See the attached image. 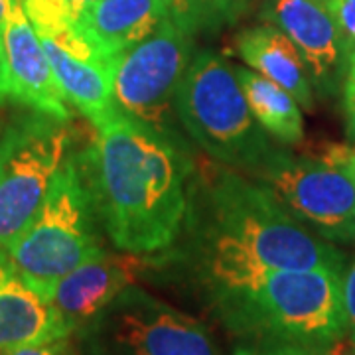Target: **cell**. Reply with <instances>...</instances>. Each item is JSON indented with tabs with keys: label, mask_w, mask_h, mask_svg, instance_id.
<instances>
[{
	"label": "cell",
	"mask_w": 355,
	"mask_h": 355,
	"mask_svg": "<svg viewBox=\"0 0 355 355\" xmlns=\"http://www.w3.org/2000/svg\"><path fill=\"white\" fill-rule=\"evenodd\" d=\"M182 235L207 292L270 270L345 268L343 254L302 225L275 191L216 160L193 168Z\"/></svg>",
	"instance_id": "1"
},
{
	"label": "cell",
	"mask_w": 355,
	"mask_h": 355,
	"mask_svg": "<svg viewBox=\"0 0 355 355\" xmlns=\"http://www.w3.org/2000/svg\"><path fill=\"white\" fill-rule=\"evenodd\" d=\"M79 162L114 249L154 254L180 239L196 168L190 148L116 111Z\"/></svg>",
	"instance_id": "2"
},
{
	"label": "cell",
	"mask_w": 355,
	"mask_h": 355,
	"mask_svg": "<svg viewBox=\"0 0 355 355\" xmlns=\"http://www.w3.org/2000/svg\"><path fill=\"white\" fill-rule=\"evenodd\" d=\"M342 275L336 270H270L209 292L221 324L241 347L324 343L347 336Z\"/></svg>",
	"instance_id": "3"
},
{
	"label": "cell",
	"mask_w": 355,
	"mask_h": 355,
	"mask_svg": "<svg viewBox=\"0 0 355 355\" xmlns=\"http://www.w3.org/2000/svg\"><path fill=\"white\" fill-rule=\"evenodd\" d=\"M99 225L79 156L67 154L38 211L0 253V265L50 302L65 275L105 249Z\"/></svg>",
	"instance_id": "4"
},
{
	"label": "cell",
	"mask_w": 355,
	"mask_h": 355,
	"mask_svg": "<svg viewBox=\"0 0 355 355\" xmlns=\"http://www.w3.org/2000/svg\"><path fill=\"white\" fill-rule=\"evenodd\" d=\"M176 109L203 153L247 178L257 176L279 148L251 113L235 67L214 51L191 58L178 85Z\"/></svg>",
	"instance_id": "5"
},
{
	"label": "cell",
	"mask_w": 355,
	"mask_h": 355,
	"mask_svg": "<svg viewBox=\"0 0 355 355\" xmlns=\"http://www.w3.org/2000/svg\"><path fill=\"white\" fill-rule=\"evenodd\" d=\"M67 123L22 103L0 113V253L30 223L67 158Z\"/></svg>",
	"instance_id": "6"
},
{
	"label": "cell",
	"mask_w": 355,
	"mask_h": 355,
	"mask_svg": "<svg viewBox=\"0 0 355 355\" xmlns=\"http://www.w3.org/2000/svg\"><path fill=\"white\" fill-rule=\"evenodd\" d=\"M79 355H223L207 326L137 284L73 334Z\"/></svg>",
	"instance_id": "7"
},
{
	"label": "cell",
	"mask_w": 355,
	"mask_h": 355,
	"mask_svg": "<svg viewBox=\"0 0 355 355\" xmlns=\"http://www.w3.org/2000/svg\"><path fill=\"white\" fill-rule=\"evenodd\" d=\"M191 58V38L166 18L153 36L113 65L116 109L186 148L190 146L178 116L176 93Z\"/></svg>",
	"instance_id": "8"
},
{
	"label": "cell",
	"mask_w": 355,
	"mask_h": 355,
	"mask_svg": "<svg viewBox=\"0 0 355 355\" xmlns=\"http://www.w3.org/2000/svg\"><path fill=\"white\" fill-rule=\"evenodd\" d=\"M251 180L277 193L300 221L326 241H355V184L338 162L324 156L298 158L277 148Z\"/></svg>",
	"instance_id": "9"
},
{
	"label": "cell",
	"mask_w": 355,
	"mask_h": 355,
	"mask_svg": "<svg viewBox=\"0 0 355 355\" xmlns=\"http://www.w3.org/2000/svg\"><path fill=\"white\" fill-rule=\"evenodd\" d=\"M261 18L288 36L320 93H338L345 79L349 51L336 14L316 0H266Z\"/></svg>",
	"instance_id": "10"
},
{
	"label": "cell",
	"mask_w": 355,
	"mask_h": 355,
	"mask_svg": "<svg viewBox=\"0 0 355 355\" xmlns=\"http://www.w3.org/2000/svg\"><path fill=\"white\" fill-rule=\"evenodd\" d=\"M154 263L148 254L103 249L53 286L50 304L73 336Z\"/></svg>",
	"instance_id": "11"
},
{
	"label": "cell",
	"mask_w": 355,
	"mask_h": 355,
	"mask_svg": "<svg viewBox=\"0 0 355 355\" xmlns=\"http://www.w3.org/2000/svg\"><path fill=\"white\" fill-rule=\"evenodd\" d=\"M2 48L8 69L10 99L32 107L40 113L69 121L71 111L51 71L38 34L26 16L22 0H14L2 34Z\"/></svg>",
	"instance_id": "12"
},
{
	"label": "cell",
	"mask_w": 355,
	"mask_h": 355,
	"mask_svg": "<svg viewBox=\"0 0 355 355\" xmlns=\"http://www.w3.org/2000/svg\"><path fill=\"white\" fill-rule=\"evenodd\" d=\"M166 18L158 0H97L81 14L79 24L113 67L123 53L153 36Z\"/></svg>",
	"instance_id": "13"
},
{
	"label": "cell",
	"mask_w": 355,
	"mask_h": 355,
	"mask_svg": "<svg viewBox=\"0 0 355 355\" xmlns=\"http://www.w3.org/2000/svg\"><path fill=\"white\" fill-rule=\"evenodd\" d=\"M67 336L53 306L0 265V355Z\"/></svg>",
	"instance_id": "14"
},
{
	"label": "cell",
	"mask_w": 355,
	"mask_h": 355,
	"mask_svg": "<svg viewBox=\"0 0 355 355\" xmlns=\"http://www.w3.org/2000/svg\"><path fill=\"white\" fill-rule=\"evenodd\" d=\"M38 38L65 101L87 116L95 128L109 123L119 111L113 99V67L101 58L71 53L51 38Z\"/></svg>",
	"instance_id": "15"
},
{
	"label": "cell",
	"mask_w": 355,
	"mask_h": 355,
	"mask_svg": "<svg viewBox=\"0 0 355 355\" xmlns=\"http://www.w3.org/2000/svg\"><path fill=\"white\" fill-rule=\"evenodd\" d=\"M235 50L253 71L286 89L302 109H314V91L304 60L277 26L265 22L243 30L235 38Z\"/></svg>",
	"instance_id": "16"
},
{
	"label": "cell",
	"mask_w": 355,
	"mask_h": 355,
	"mask_svg": "<svg viewBox=\"0 0 355 355\" xmlns=\"http://www.w3.org/2000/svg\"><path fill=\"white\" fill-rule=\"evenodd\" d=\"M235 76L251 113L268 137L280 144H298L304 137V119L291 93L247 67H235Z\"/></svg>",
	"instance_id": "17"
},
{
	"label": "cell",
	"mask_w": 355,
	"mask_h": 355,
	"mask_svg": "<svg viewBox=\"0 0 355 355\" xmlns=\"http://www.w3.org/2000/svg\"><path fill=\"white\" fill-rule=\"evenodd\" d=\"M158 2L166 10V16L190 38L200 32L216 30L223 20L214 0H158Z\"/></svg>",
	"instance_id": "18"
},
{
	"label": "cell",
	"mask_w": 355,
	"mask_h": 355,
	"mask_svg": "<svg viewBox=\"0 0 355 355\" xmlns=\"http://www.w3.org/2000/svg\"><path fill=\"white\" fill-rule=\"evenodd\" d=\"M342 298L343 312H345V326H347V336L355 342V257L352 259V263L343 268Z\"/></svg>",
	"instance_id": "19"
},
{
	"label": "cell",
	"mask_w": 355,
	"mask_h": 355,
	"mask_svg": "<svg viewBox=\"0 0 355 355\" xmlns=\"http://www.w3.org/2000/svg\"><path fill=\"white\" fill-rule=\"evenodd\" d=\"M6 355H79V349H77L73 336H67V338H60V340H53V342L22 347L18 352Z\"/></svg>",
	"instance_id": "20"
},
{
	"label": "cell",
	"mask_w": 355,
	"mask_h": 355,
	"mask_svg": "<svg viewBox=\"0 0 355 355\" xmlns=\"http://www.w3.org/2000/svg\"><path fill=\"white\" fill-rule=\"evenodd\" d=\"M343 107L347 119V135L355 139V53L349 55L347 71L343 79Z\"/></svg>",
	"instance_id": "21"
},
{
	"label": "cell",
	"mask_w": 355,
	"mask_h": 355,
	"mask_svg": "<svg viewBox=\"0 0 355 355\" xmlns=\"http://www.w3.org/2000/svg\"><path fill=\"white\" fill-rule=\"evenodd\" d=\"M336 20L340 24L343 40L349 55L355 53V0H342L338 12H336Z\"/></svg>",
	"instance_id": "22"
},
{
	"label": "cell",
	"mask_w": 355,
	"mask_h": 355,
	"mask_svg": "<svg viewBox=\"0 0 355 355\" xmlns=\"http://www.w3.org/2000/svg\"><path fill=\"white\" fill-rule=\"evenodd\" d=\"M326 156L342 166L355 184V150H349L345 146H331Z\"/></svg>",
	"instance_id": "23"
},
{
	"label": "cell",
	"mask_w": 355,
	"mask_h": 355,
	"mask_svg": "<svg viewBox=\"0 0 355 355\" xmlns=\"http://www.w3.org/2000/svg\"><path fill=\"white\" fill-rule=\"evenodd\" d=\"M214 2H216L217 10L223 16V20H227V22L237 20L251 4V0H214Z\"/></svg>",
	"instance_id": "24"
},
{
	"label": "cell",
	"mask_w": 355,
	"mask_h": 355,
	"mask_svg": "<svg viewBox=\"0 0 355 355\" xmlns=\"http://www.w3.org/2000/svg\"><path fill=\"white\" fill-rule=\"evenodd\" d=\"M10 99V87H8V69H6V58H4V48L0 42V107Z\"/></svg>",
	"instance_id": "25"
},
{
	"label": "cell",
	"mask_w": 355,
	"mask_h": 355,
	"mask_svg": "<svg viewBox=\"0 0 355 355\" xmlns=\"http://www.w3.org/2000/svg\"><path fill=\"white\" fill-rule=\"evenodd\" d=\"M14 0H0V42H2V34H4V26L8 22V16L12 10Z\"/></svg>",
	"instance_id": "26"
},
{
	"label": "cell",
	"mask_w": 355,
	"mask_h": 355,
	"mask_svg": "<svg viewBox=\"0 0 355 355\" xmlns=\"http://www.w3.org/2000/svg\"><path fill=\"white\" fill-rule=\"evenodd\" d=\"M69 2H71V4L76 6L77 12L83 14V12H85V10H87L89 6H91V4H95L97 0H69Z\"/></svg>",
	"instance_id": "27"
},
{
	"label": "cell",
	"mask_w": 355,
	"mask_h": 355,
	"mask_svg": "<svg viewBox=\"0 0 355 355\" xmlns=\"http://www.w3.org/2000/svg\"><path fill=\"white\" fill-rule=\"evenodd\" d=\"M316 2L324 4V6H326L328 10H331L334 14L338 12V8H340V4H342V0H316Z\"/></svg>",
	"instance_id": "28"
}]
</instances>
